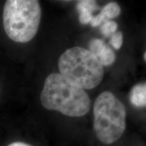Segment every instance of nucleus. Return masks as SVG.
Masks as SVG:
<instances>
[{
	"mask_svg": "<svg viewBox=\"0 0 146 146\" xmlns=\"http://www.w3.org/2000/svg\"><path fill=\"white\" fill-rule=\"evenodd\" d=\"M5 146H34L32 144L27 143V142L23 141H11L10 143L7 144Z\"/></svg>",
	"mask_w": 146,
	"mask_h": 146,
	"instance_id": "nucleus-12",
	"label": "nucleus"
},
{
	"mask_svg": "<svg viewBox=\"0 0 146 146\" xmlns=\"http://www.w3.org/2000/svg\"><path fill=\"white\" fill-rule=\"evenodd\" d=\"M118 24L112 21H108L104 23L100 27V31L105 36H110L116 32Z\"/></svg>",
	"mask_w": 146,
	"mask_h": 146,
	"instance_id": "nucleus-8",
	"label": "nucleus"
},
{
	"mask_svg": "<svg viewBox=\"0 0 146 146\" xmlns=\"http://www.w3.org/2000/svg\"><path fill=\"white\" fill-rule=\"evenodd\" d=\"M40 99L45 109L70 117L83 116L90 110L88 94L58 73H52L46 78Z\"/></svg>",
	"mask_w": 146,
	"mask_h": 146,
	"instance_id": "nucleus-1",
	"label": "nucleus"
},
{
	"mask_svg": "<svg viewBox=\"0 0 146 146\" xmlns=\"http://www.w3.org/2000/svg\"><path fill=\"white\" fill-rule=\"evenodd\" d=\"M79 21L83 25H87L91 23V20L93 19L92 12L88 10H81L79 11Z\"/></svg>",
	"mask_w": 146,
	"mask_h": 146,
	"instance_id": "nucleus-11",
	"label": "nucleus"
},
{
	"mask_svg": "<svg viewBox=\"0 0 146 146\" xmlns=\"http://www.w3.org/2000/svg\"><path fill=\"white\" fill-rule=\"evenodd\" d=\"M110 43L116 50H119V49L121 48L123 43V33L120 31L114 33L110 36Z\"/></svg>",
	"mask_w": 146,
	"mask_h": 146,
	"instance_id": "nucleus-10",
	"label": "nucleus"
},
{
	"mask_svg": "<svg viewBox=\"0 0 146 146\" xmlns=\"http://www.w3.org/2000/svg\"><path fill=\"white\" fill-rule=\"evenodd\" d=\"M121 10L118 3L110 2L108 3L102 8L99 14L94 16L91 21V25L94 27H98L105 22L110 21L109 19L116 18L120 14Z\"/></svg>",
	"mask_w": 146,
	"mask_h": 146,
	"instance_id": "nucleus-6",
	"label": "nucleus"
},
{
	"mask_svg": "<svg viewBox=\"0 0 146 146\" xmlns=\"http://www.w3.org/2000/svg\"><path fill=\"white\" fill-rule=\"evenodd\" d=\"M76 9L78 12L81 10H88L93 12L98 10V6L97 5L96 1L83 0V1H78L76 5Z\"/></svg>",
	"mask_w": 146,
	"mask_h": 146,
	"instance_id": "nucleus-9",
	"label": "nucleus"
},
{
	"mask_svg": "<svg viewBox=\"0 0 146 146\" xmlns=\"http://www.w3.org/2000/svg\"><path fill=\"white\" fill-rule=\"evenodd\" d=\"M130 102L135 107L146 106V83L135 85L131 89Z\"/></svg>",
	"mask_w": 146,
	"mask_h": 146,
	"instance_id": "nucleus-7",
	"label": "nucleus"
},
{
	"mask_svg": "<svg viewBox=\"0 0 146 146\" xmlns=\"http://www.w3.org/2000/svg\"><path fill=\"white\" fill-rule=\"evenodd\" d=\"M89 51L98 58L102 66L112 64L116 60V55L103 40L95 38L89 43Z\"/></svg>",
	"mask_w": 146,
	"mask_h": 146,
	"instance_id": "nucleus-5",
	"label": "nucleus"
},
{
	"mask_svg": "<svg viewBox=\"0 0 146 146\" xmlns=\"http://www.w3.org/2000/svg\"><path fill=\"white\" fill-rule=\"evenodd\" d=\"M125 106L110 91H104L94 106V130L101 143L110 145L118 141L126 129Z\"/></svg>",
	"mask_w": 146,
	"mask_h": 146,
	"instance_id": "nucleus-3",
	"label": "nucleus"
},
{
	"mask_svg": "<svg viewBox=\"0 0 146 146\" xmlns=\"http://www.w3.org/2000/svg\"><path fill=\"white\" fill-rule=\"evenodd\" d=\"M143 59L145 60V62H146V52L144 53V55H143Z\"/></svg>",
	"mask_w": 146,
	"mask_h": 146,
	"instance_id": "nucleus-13",
	"label": "nucleus"
},
{
	"mask_svg": "<svg viewBox=\"0 0 146 146\" xmlns=\"http://www.w3.org/2000/svg\"><path fill=\"white\" fill-rule=\"evenodd\" d=\"M41 17L39 2L36 0H8L3 12L5 33L18 43L30 41L39 29Z\"/></svg>",
	"mask_w": 146,
	"mask_h": 146,
	"instance_id": "nucleus-4",
	"label": "nucleus"
},
{
	"mask_svg": "<svg viewBox=\"0 0 146 146\" xmlns=\"http://www.w3.org/2000/svg\"><path fill=\"white\" fill-rule=\"evenodd\" d=\"M61 75L82 89H91L104 78V66L90 51L74 47L65 51L58 60Z\"/></svg>",
	"mask_w": 146,
	"mask_h": 146,
	"instance_id": "nucleus-2",
	"label": "nucleus"
}]
</instances>
